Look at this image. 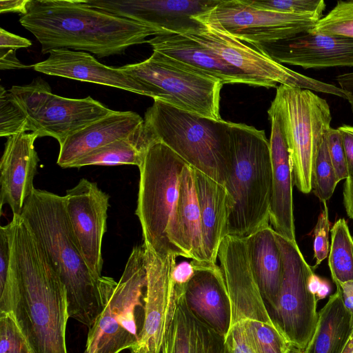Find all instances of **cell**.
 <instances>
[{
    "mask_svg": "<svg viewBox=\"0 0 353 353\" xmlns=\"http://www.w3.org/2000/svg\"><path fill=\"white\" fill-rule=\"evenodd\" d=\"M185 286L174 284L163 341L168 353H227L224 336L199 319L188 307Z\"/></svg>",
    "mask_w": 353,
    "mask_h": 353,
    "instance_id": "cell-22",
    "label": "cell"
},
{
    "mask_svg": "<svg viewBox=\"0 0 353 353\" xmlns=\"http://www.w3.org/2000/svg\"><path fill=\"white\" fill-rule=\"evenodd\" d=\"M245 241L253 276L270 313L276 304L283 274L274 231L267 225L245 237Z\"/></svg>",
    "mask_w": 353,
    "mask_h": 353,
    "instance_id": "cell-26",
    "label": "cell"
},
{
    "mask_svg": "<svg viewBox=\"0 0 353 353\" xmlns=\"http://www.w3.org/2000/svg\"><path fill=\"white\" fill-rule=\"evenodd\" d=\"M30 0H1L0 12H15L22 15L27 13V7Z\"/></svg>",
    "mask_w": 353,
    "mask_h": 353,
    "instance_id": "cell-44",
    "label": "cell"
},
{
    "mask_svg": "<svg viewBox=\"0 0 353 353\" xmlns=\"http://www.w3.org/2000/svg\"><path fill=\"white\" fill-rule=\"evenodd\" d=\"M27 353H31V352H30V351H29V352H28Z\"/></svg>",
    "mask_w": 353,
    "mask_h": 353,
    "instance_id": "cell-50",
    "label": "cell"
},
{
    "mask_svg": "<svg viewBox=\"0 0 353 353\" xmlns=\"http://www.w3.org/2000/svg\"><path fill=\"white\" fill-rule=\"evenodd\" d=\"M6 227L10 261L0 285V313L12 316L31 353H68L65 285L21 215Z\"/></svg>",
    "mask_w": 353,
    "mask_h": 353,
    "instance_id": "cell-1",
    "label": "cell"
},
{
    "mask_svg": "<svg viewBox=\"0 0 353 353\" xmlns=\"http://www.w3.org/2000/svg\"><path fill=\"white\" fill-rule=\"evenodd\" d=\"M254 8L287 14H316L323 17L326 8L323 0H242Z\"/></svg>",
    "mask_w": 353,
    "mask_h": 353,
    "instance_id": "cell-35",
    "label": "cell"
},
{
    "mask_svg": "<svg viewBox=\"0 0 353 353\" xmlns=\"http://www.w3.org/2000/svg\"><path fill=\"white\" fill-rule=\"evenodd\" d=\"M19 22L40 43L43 54L65 48L102 58L123 54L159 34L147 26L92 8L85 0H30Z\"/></svg>",
    "mask_w": 353,
    "mask_h": 353,
    "instance_id": "cell-3",
    "label": "cell"
},
{
    "mask_svg": "<svg viewBox=\"0 0 353 353\" xmlns=\"http://www.w3.org/2000/svg\"><path fill=\"white\" fill-rule=\"evenodd\" d=\"M147 284L146 247L134 246L107 304L87 336L84 353L133 351L139 341L135 318Z\"/></svg>",
    "mask_w": 353,
    "mask_h": 353,
    "instance_id": "cell-9",
    "label": "cell"
},
{
    "mask_svg": "<svg viewBox=\"0 0 353 353\" xmlns=\"http://www.w3.org/2000/svg\"><path fill=\"white\" fill-rule=\"evenodd\" d=\"M328 265L335 284L353 281V237L343 218L331 229Z\"/></svg>",
    "mask_w": 353,
    "mask_h": 353,
    "instance_id": "cell-30",
    "label": "cell"
},
{
    "mask_svg": "<svg viewBox=\"0 0 353 353\" xmlns=\"http://www.w3.org/2000/svg\"><path fill=\"white\" fill-rule=\"evenodd\" d=\"M330 291L331 286L330 283L326 280L322 279L320 287L316 294L317 300L319 301L325 299L330 294Z\"/></svg>",
    "mask_w": 353,
    "mask_h": 353,
    "instance_id": "cell-47",
    "label": "cell"
},
{
    "mask_svg": "<svg viewBox=\"0 0 353 353\" xmlns=\"http://www.w3.org/2000/svg\"><path fill=\"white\" fill-rule=\"evenodd\" d=\"M353 353V352H352Z\"/></svg>",
    "mask_w": 353,
    "mask_h": 353,
    "instance_id": "cell-52",
    "label": "cell"
},
{
    "mask_svg": "<svg viewBox=\"0 0 353 353\" xmlns=\"http://www.w3.org/2000/svg\"><path fill=\"white\" fill-rule=\"evenodd\" d=\"M220 0H85L92 8L150 27L159 34L196 32L194 17L213 8Z\"/></svg>",
    "mask_w": 353,
    "mask_h": 353,
    "instance_id": "cell-14",
    "label": "cell"
},
{
    "mask_svg": "<svg viewBox=\"0 0 353 353\" xmlns=\"http://www.w3.org/2000/svg\"><path fill=\"white\" fill-rule=\"evenodd\" d=\"M254 353H289L292 345L279 327L263 322L240 321Z\"/></svg>",
    "mask_w": 353,
    "mask_h": 353,
    "instance_id": "cell-31",
    "label": "cell"
},
{
    "mask_svg": "<svg viewBox=\"0 0 353 353\" xmlns=\"http://www.w3.org/2000/svg\"><path fill=\"white\" fill-rule=\"evenodd\" d=\"M289 353H306L305 350L298 349L294 347H292Z\"/></svg>",
    "mask_w": 353,
    "mask_h": 353,
    "instance_id": "cell-49",
    "label": "cell"
},
{
    "mask_svg": "<svg viewBox=\"0 0 353 353\" xmlns=\"http://www.w3.org/2000/svg\"><path fill=\"white\" fill-rule=\"evenodd\" d=\"M9 91L26 114L28 132L39 137H53L59 145L70 134L113 111L91 97L72 99L54 94L41 78L28 85H14Z\"/></svg>",
    "mask_w": 353,
    "mask_h": 353,
    "instance_id": "cell-11",
    "label": "cell"
},
{
    "mask_svg": "<svg viewBox=\"0 0 353 353\" xmlns=\"http://www.w3.org/2000/svg\"><path fill=\"white\" fill-rule=\"evenodd\" d=\"M147 43L153 52L170 58L185 68L219 80L223 84L243 83L254 86L241 72L188 35L159 34Z\"/></svg>",
    "mask_w": 353,
    "mask_h": 353,
    "instance_id": "cell-23",
    "label": "cell"
},
{
    "mask_svg": "<svg viewBox=\"0 0 353 353\" xmlns=\"http://www.w3.org/2000/svg\"><path fill=\"white\" fill-rule=\"evenodd\" d=\"M145 247L147 284L143 298V321L138 343L131 353H159L174 292L172 271L177 256L172 254L159 256Z\"/></svg>",
    "mask_w": 353,
    "mask_h": 353,
    "instance_id": "cell-17",
    "label": "cell"
},
{
    "mask_svg": "<svg viewBox=\"0 0 353 353\" xmlns=\"http://www.w3.org/2000/svg\"><path fill=\"white\" fill-rule=\"evenodd\" d=\"M283 124L293 181L308 194L320 146L329 130L332 115L327 102L312 90L280 85L272 103Z\"/></svg>",
    "mask_w": 353,
    "mask_h": 353,
    "instance_id": "cell-7",
    "label": "cell"
},
{
    "mask_svg": "<svg viewBox=\"0 0 353 353\" xmlns=\"http://www.w3.org/2000/svg\"><path fill=\"white\" fill-rule=\"evenodd\" d=\"M340 290L345 307L353 315V281L335 284Z\"/></svg>",
    "mask_w": 353,
    "mask_h": 353,
    "instance_id": "cell-46",
    "label": "cell"
},
{
    "mask_svg": "<svg viewBox=\"0 0 353 353\" xmlns=\"http://www.w3.org/2000/svg\"><path fill=\"white\" fill-rule=\"evenodd\" d=\"M323 209L319 214L314 230V254L316 259V265L327 256L330 250L328 234L330 223L329 221V212L326 202H323Z\"/></svg>",
    "mask_w": 353,
    "mask_h": 353,
    "instance_id": "cell-38",
    "label": "cell"
},
{
    "mask_svg": "<svg viewBox=\"0 0 353 353\" xmlns=\"http://www.w3.org/2000/svg\"><path fill=\"white\" fill-rule=\"evenodd\" d=\"M37 133L21 132L7 138L0 161V207L8 204L13 215H21L35 189L34 179L39 161L34 148Z\"/></svg>",
    "mask_w": 353,
    "mask_h": 353,
    "instance_id": "cell-18",
    "label": "cell"
},
{
    "mask_svg": "<svg viewBox=\"0 0 353 353\" xmlns=\"http://www.w3.org/2000/svg\"><path fill=\"white\" fill-rule=\"evenodd\" d=\"M338 130L341 134L349 176H353V126L343 125Z\"/></svg>",
    "mask_w": 353,
    "mask_h": 353,
    "instance_id": "cell-40",
    "label": "cell"
},
{
    "mask_svg": "<svg viewBox=\"0 0 353 353\" xmlns=\"http://www.w3.org/2000/svg\"><path fill=\"white\" fill-rule=\"evenodd\" d=\"M314 334L306 353H342L353 330V315L345 307L340 290L318 312Z\"/></svg>",
    "mask_w": 353,
    "mask_h": 353,
    "instance_id": "cell-27",
    "label": "cell"
},
{
    "mask_svg": "<svg viewBox=\"0 0 353 353\" xmlns=\"http://www.w3.org/2000/svg\"><path fill=\"white\" fill-rule=\"evenodd\" d=\"M195 32L185 34L209 48L241 72L254 86L275 88L278 83L334 94L346 99L344 91L332 84L308 77L276 62L231 36L219 25L201 23Z\"/></svg>",
    "mask_w": 353,
    "mask_h": 353,
    "instance_id": "cell-12",
    "label": "cell"
},
{
    "mask_svg": "<svg viewBox=\"0 0 353 353\" xmlns=\"http://www.w3.org/2000/svg\"><path fill=\"white\" fill-rule=\"evenodd\" d=\"M322 279L315 274L314 272L310 277L308 281V288L310 291L316 296L317 291L320 287Z\"/></svg>",
    "mask_w": 353,
    "mask_h": 353,
    "instance_id": "cell-48",
    "label": "cell"
},
{
    "mask_svg": "<svg viewBox=\"0 0 353 353\" xmlns=\"http://www.w3.org/2000/svg\"><path fill=\"white\" fill-rule=\"evenodd\" d=\"M143 123V119L134 112L113 110L68 136L59 145L57 163L70 168L89 153L132 136Z\"/></svg>",
    "mask_w": 353,
    "mask_h": 353,
    "instance_id": "cell-24",
    "label": "cell"
},
{
    "mask_svg": "<svg viewBox=\"0 0 353 353\" xmlns=\"http://www.w3.org/2000/svg\"><path fill=\"white\" fill-rule=\"evenodd\" d=\"M343 204L347 216L353 219V176H348L343 185Z\"/></svg>",
    "mask_w": 353,
    "mask_h": 353,
    "instance_id": "cell-45",
    "label": "cell"
},
{
    "mask_svg": "<svg viewBox=\"0 0 353 353\" xmlns=\"http://www.w3.org/2000/svg\"><path fill=\"white\" fill-rule=\"evenodd\" d=\"M188 164L163 143L152 141L141 165L137 206L143 243L159 256L187 258L180 248L176 208L180 176Z\"/></svg>",
    "mask_w": 353,
    "mask_h": 353,
    "instance_id": "cell-6",
    "label": "cell"
},
{
    "mask_svg": "<svg viewBox=\"0 0 353 353\" xmlns=\"http://www.w3.org/2000/svg\"><path fill=\"white\" fill-rule=\"evenodd\" d=\"M308 32L353 38V0L338 1L336 6Z\"/></svg>",
    "mask_w": 353,
    "mask_h": 353,
    "instance_id": "cell-32",
    "label": "cell"
},
{
    "mask_svg": "<svg viewBox=\"0 0 353 353\" xmlns=\"http://www.w3.org/2000/svg\"><path fill=\"white\" fill-rule=\"evenodd\" d=\"M21 216L65 285L69 317L90 328L117 282L89 269L69 222L64 196L35 188Z\"/></svg>",
    "mask_w": 353,
    "mask_h": 353,
    "instance_id": "cell-2",
    "label": "cell"
},
{
    "mask_svg": "<svg viewBox=\"0 0 353 353\" xmlns=\"http://www.w3.org/2000/svg\"><path fill=\"white\" fill-rule=\"evenodd\" d=\"M21 132H28L26 114L11 92L1 86L0 136L8 137Z\"/></svg>",
    "mask_w": 353,
    "mask_h": 353,
    "instance_id": "cell-34",
    "label": "cell"
},
{
    "mask_svg": "<svg viewBox=\"0 0 353 353\" xmlns=\"http://www.w3.org/2000/svg\"><path fill=\"white\" fill-rule=\"evenodd\" d=\"M143 123L132 136L100 148L72 164L70 168L86 165H141L152 141L143 130Z\"/></svg>",
    "mask_w": 353,
    "mask_h": 353,
    "instance_id": "cell-29",
    "label": "cell"
},
{
    "mask_svg": "<svg viewBox=\"0 0 353 353\" xmlns=\"http://www.w3.org/2000/svg\"><path fill=\"white\" fill-rule=\"evenodd\" d=\"M224 341L227 353H254L248 342L241 321H236L230 325Z\"/></svg>",
    "mask_w": 353,
    "mask_h": 353,
    "instance_id": "cell-39",
    "label": "cell"
},
{
    "mask_svg": "<svg viewBox=\"0 0 353 353\" xmlns=\"http://www.w3.org/2000/svg\"><path fill=\"white\" fill-rule=\"evenodd\" d=\"M194 273L184 295L190 310L199 319L225 336L230 324V305L220 266L191 261Z\"/></svg>",
    "mask_w": 353,
    "mask_h": 353,
    "instance_id": "cell-20",
    "label": "cell"
},
{
    "mask_svg": "<svg viewBox=\"0 0 353 353\" xmlns=\"http://www.w3.org/2000/svg\"><path fill=\"white\" fill-rule=\"evenodd\" d=\"M141 84L145 96L212 120L220 116L223 83L185 68L170 58L153 52L139 63L120 67Z\"/></svg>",
    "mask_w": 353,
    "mask_h": 353,
    "instance_id": "cell-8",
    "label": "cell"
},
{
    "mask_svg": "<svg viewBox=\"0 0 353 353\" xmlns=\"http://www.w3.org/2000/svg\"><path fill=\"white\" fill-rule=\"evenodd\" d=\"M48 57L33 65L48 75L101 84L144 95L139 83L119 68L107 66L88 52L65 48L52 50Z\"/></svg>",
    "mask_w": 353,
    "mask_h": 353,
    "instance_id": "cell-21",
    "label": "cell"
},
{
    "mask_svg": "<svg viewBox=\"0 0 353 353\" xmlns=\"http://www.w3.org/2000/svg\"><path fill=\"white\" fill-rule=\"evenodd\" d=\"M274 234L281 254L283 274L276 304L270 315L290 345L305 350L319 316V301L308 288L315 267L307 263L296 241L275 232Z\"/></svg>",
    "mask_w": 353,
    "mask_h": 353,
    "instance_id": "cell-10",
    "label": "cell"
},
{
    "mask_svg": "<svg viewBox=\"0 0 353 353\" xmlns=\"http://www.w3.org/2000/svg\"><path fill=\"white\" fill-rule=\"evenodd\" d=\"M329 155L339 182L349 176L341 134L338 129L331 128L326 134Z\"/></svg>",
    "mask_w": 353,
    "mask_h": 353,
    "instance_id": "cell-37",
    "label": "cell"
},
{
    "mask_svg": "<svg viewBox=\"0 0 353 353\" xmlns=\"http://www.w3.org/2000/svg\"><path fill=\"white\" fill-rule=\"evenodd\" d=\"M32 42L24 37L11 33L3 28L0 29V48L17 50L21 48H28Z\"/></svg>",
    "mask_w": 353,
    "mask_h": 353,
    "instance_id": "cell-42",
    "label": "cell"
},
{
    "mask_svg": "<svg viewBox=\"0 0 353 353\" xmlns=\"http://www.w3.org/2000/svg\"><path fill=\"white\" fill-rule=\"evenodd\" d=\"M30 351L11 315L0 313V353H27Z\"/></svg>",
    "mask_w": 353,
    "mask_h": 353,
    "instance_id": "cell-36",
    "label": "cell"
},
{
    "mask_svg": "<svg viewBox=\"0 0 353 353\" xmlns=\"http://www.w3.org/2000/svg\"><path fill=\"white\" fill-rule=\"evenodd\" d=\"M176 224L180 248L187 258L207 261L203 248L201 212L194 172L188 164L185 165L180 176Z\"/></svg>",
    "mask_w": 353,
    "mask_h": 353,
    "instance_id": "cell-28",
    "label": "cell"
},
{
    "mask_svg": "<svg viewBox=\"0 0 353 353\" xmlns=\"http://www.w3.org/2000/svg\"><path fill=\"white\" fill-rule=\"evenodd\" d=\"M214 23L241 41L249 44L279 41L312 29L321 17L254 8L242 0H220L210 10L194 17Z\"/></svg>",
    "mask_w": 353,
    "mask_h": 353,
    "instance_id": "cell-13",
    "label": "cell"
},
{
    "mask_svg": "<svg viewBox=\"0 0 353 353\" xmlns=\"http://www.w3.org/2000/svg\"><path fill=\"white\" fill-rule=\"evenodd\" d=\"M251 46L281 64L305 69L353 67V38L307 31L290 38Z\"/></svg>",
    "mask_w": 353,
    "mask_h": 353,
    "instance_id": "cell-16",
    "label": "cell"
},
{
    "mask_svg": "<svg viewBox=\"0 0 353 353\" xmlns=\"http://www.w3.org/2000/svg\"><path fill=\"white\" fill-rule=\"evenodd\" d=\"M230 125L159 100H154L143 119L150 139L163 143L190 166L223 185L231 170Z\"/></svg>",
    "mask_w": 353,
    "mask_h": 353,
    "instance_id": "cell-5",
    "label": "cell"
},
{
    "mask_svg": "<svg viewBox=\"0 0 353 353\" xmlns=\"http://www.w3.org/2000/svg\"><path fill=\"white\" fill-rule=\"evenodd\" d=\"M194 273L192 264L183 261L176 263L172 271V280L176 285H185L192 279Z\"/></svg>",
    "mask_w": 353,
    "mask_h": 353,
    "instance_id": "cell-41",
    "label": "cell"
},
{
    "mask_svg": "<svg viewBox=\"0 0 353 353\" xmlns=\"http://www.w3.org/2000/svg\"><path fill=\"white\" fill-rule=\"evenodd\" d=\"M193 172L204 254L208 262L216 263L220 244L226 236L231 199L225 185L196 169L193 168Z\"/></svg>",
    "mask_w": 353,
    "mask_h": 353,
    "instance_id": "cell-25",
    "label": "cell"
},
{
    "mask_svg": "<svg viewBox=\"0 0 353 353\" xmlns=\"http://www.w3.org/2000/svg\"><path fill=\"white\" fill-rule=\"evenodd\" d=\"M268 114L271 124L269 142L272 168L270 223L276 233L296 241L292 196L294 181L283 124L272 103Z\"/></svg>",
    "mask_w": 353,
    "mask_h": 353,
    "instance_id": "cell-19",
    "label": "cell"
},
{
    "mask_svg": "<svg viewBox=\"0 0 353 353\" xmlns=\"http://www.w3.org/2000/svg\"><path fill=\"white\" fill-rule=\"evenodd\" d=\"M231 199L226 236L245 238L269 225L272 189L270 142L264 130L230 121Z\"/></svg>",
    "mask_w": 353,
    "mask_h": 353,
    "instance_id": "cell-4",
    "label": "cell"
},
{
    "mask_svg": "<svg viewBox=\"0 0 353 353\" xmlns=\"http://www.w3.org/2000/svg\"><path fill=\"white\" fill-rule=\"evenodd\" d=\"M16 50L13 49L0 48V69L1 70L28 68L17 58Z\"/></svg>",
    "mask_w": 353,
    "mask_h": 353,
    "instance_id": "cell-43",
    "label": "cell"
},
{
    "mask_svg": "<svg viewBox=\"0 0 353 353\" xmlns=\"http://www.w3.org/2000/svg\"><path fill=\"white\" fill-rule=\"evenodd\" d=\"M73 234L90 271L101 277L102 241L106 231L110 196L97 183L81 179L64 195Z\"/></svg>",
    "mask_w": 353,
    "mask_h": 353,
    "instance_id": "cell-15",
    "label": "cell"
},
{
    "mask_svg": "<svg viewBox=\"0 0 353 353\" xmlns=\"http://www.w3.org/2000/svg\"><path fill=\"white\" fill-rule=\"evenodd\" d=\"M131 353V352H130Z\"/></svg>",
    "mask_w": 353,
    "mask_h": 353,
    "instance_id": "cell-51",
    "label": "cell"
},
{
    "mask_svg": "<svg viewBox=\"0 0 353 353\" xmlns=\"http://www.w3.org/2000/svg\"><path fill=\"white\" fill-rule=\"evenodd\" d=\"M338 183L329 155L325 135L314 162L312 190L321 202H326L332 196Z\"/></svg>",
    "mask_w": 353,
    "mask_h": 353,
    "instance_id": "cell-33",
    "label": "cell"
}]
</instances>
